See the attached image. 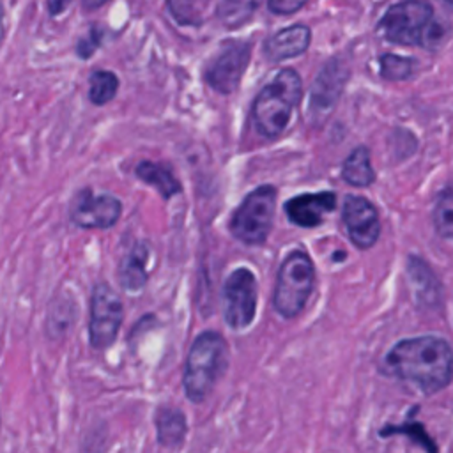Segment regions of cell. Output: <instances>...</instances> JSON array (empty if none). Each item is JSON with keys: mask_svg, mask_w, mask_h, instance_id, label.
<instances>
[{"mask_svg": "<svg viewBox=\"0 0 453 453\" xmlns=\"http://www.w3.org/2000/svg\"><path fill=\"white\" fill-rule=\"evenodd\" d=\"M384 366L393 377L432 395L453 379V349L444 338L434 334L405 338L391 347Z\"/></svg>", "mask_w": 453, "mask_h": 453, "instance_id": "1", "label": "cell"}, {"mask_svg": "<svg viewBox=\"0 0 453 453\" xmlns=\"http://www.w3.org/2000/svg\"><path fill=\"white\" fill-rule=\"evenodd\" d=\"M301 96L303 85L299 74L294 69L280 71L253 103V119L260 134L267 138L280 136L288 126Z\"/></svg>", "mask_w": 453, "mask_h": 453, "instance_id": "3", "label": "cell"}, {"mask_svg": "<svg viewBox=\"0 0 453 453\" xmlns=\"http://www.w3.org/2000/svg\"><path fill=\"white\" fill-rule=\"evenodd\" d=\"M308 0H267L269 9L274 14H292L301 9Z\"/></svg>", "mask_w": 453, "mask_h": 453, "instance_id": "25", "label": "cell"}, {"mask_svg": "<svg viewBox=\"0 0 453 453\" xmlns=\"http://www.w3.org/2000/svg\"><path fill=\"white\" fill-rule=\"evenodd\" d=\"M119 88V80L110 71H96L90 76V88L88 97L94 104H106L110 103Z\"/></svg>", "mask_w": 453, "mask_h": 453, "instance_id": "22", "label": "cell"}, {"mask_svg": "<svg viewBox=\"0 0 453 453\" xmlns=\"http://www.w3.org/2000/svg\"><path fill=\"white\" fill-rule=\"evenodd\" d=\"M223 317L228 327L246 329L257 311V278L248 267L232 271L223 285Z\"/></svg>", "mask_w": 453, "mask_h": 453, "instance_id": "8", "label": "cell"}, {"mask_svg": "<svg viewBox=\"0 0 453 453\" xmlns=\"http://www.w3.org/2000/svg\"><path fill=\"white\" fill-rule=\"evenodd\" d=\"M124 319V304L119 294L104 281H99L90 297L88 342L96 350H106L119 334Z\"/></svg>", "mask_w": 453, "mask_h": 453, "instance_id": "7", "label": "cell"}, {"mask_svg": "<svg viewBox=\"0 0 453 453\" xmlns=\"http://www.w3.org/2000/svg\"><path fill=\"white\" fill-rule=\"evenodd\" d=\"M336 207V195L333 191L322 193H304L290 198L285 203L287 218L304 228L317 226L324 221V216L333 212Z\"/></svg>", "mask_w": 453, "mask_h": 453, "instance_id": "13", "label": "cell"}, {"mask_svg": "<svg viewBox=\"0 0 453 453\" xmlns=\"http://www.w3.org/2000/svg\"><path fill=\"white\" fill-rule=\"evenodd\" d=\"M444 5H448V7H453V0H441Z\"/></svg>", "mask_w": 453, "mask_h": 453, "instance_id": "30", "label": "cell"}, {"mask_svg": "<svg viewBox=\"0 0 453 453\" xmlns=\"http://www.w3.org/2000/svg\"><path fill=\"white\" fill-rule=\"evenodd\" d=\"M343 223L350 242L359 250L372 248L380 235V219L370 200L357 195H349L342 211Z\"/></svg>", "mask_w": 453, "mask_h": 453, "instance_id": "11", "label": "cell"}, {"mask_svg": "<svg viewBox=\"0 0 453 453\" xmlns=\"http://www.w3.org/2000/svg\"><path fill=\"white\" fill-rule=\"evenodd\" d=\"M434 228L444 239H453V191H442L434 207Z\"/></svg>", "mask_w": 453, "mask_h": 453, "instance_id": "23", "label": "cell"}, {"mask_svg": "<svg viewBox=\"0 0 453 453\" xmlns=\"http://www.w3.org/2000/svg\"><path fill=\"white\" fill-rule=\"evenodd\" d=\"M71 2H73V0H48V11H50V14H53V16L62 14V12L67 9V5H69Z\"/></svg>", "mask_w": 453, "mask_h": 453, "instance_id": "27", "label": "cell"}, {"mask_svg": "<svg viewBox=\"0 0 453 453\" xmlns=\"http://www.w3.org/2000/svg\"><path fill=\"white\" fill-rule=\"evenodd\" d=\"M379 28L386 39L403 46H432L444 35V30L434 21L430 4L423 0H403L391 5Z\"/></svg>", "mask_w": 453, "mask_h": 453, "instance_id": "4", "label": "cell"}, {"mask_svg": "<svg viewBox=\"0 0 453 453\" xmlns=\"http://www.w3.org/2000/svg\"><path fill=\"white\" fill-rule=\"evenodd\" d=\"M260 0H219L218 16L228 27H239L251 18Z\"/></svg>", "mask_w": 453, "mask_h": 453, "instance_id": "20", "label": "cell"}, {"mask_svg": "<svg viewBox=\"0 0 453 453\" xmlns=\"http://www.w3.org/2000/svg\"><path fill=\"white\" fill-rule=\"evenodd\" d=\"M228 366V343L216 331L200 333L189 347L182 388L193 403H202L212 393L216 382Z\"/></svg>", "mask_w": 453, "mask_h": 453, "instance_id": "2", "label": "cell"}, {"mask_svg": "<svg viewBox=\"0 0 453 453\" xmlns=\"http://www.w3.org/2000/svg\"><path fill=\"white\" fill-rule=\"evenodd\" d=\"M156 435L157 442L165 448H177L182 444L186 432H188V423L186 416L182 411L175 407L163 405L156 412Z\"/></svg>", "mask_w": 453, "mask_h": 453, "instance_id": "16", "label": "cell"}, {"mask_svg": "<svg viewBox=\"0 0 453 453\" xmlns=\"http://www.w3.org/2000/svg\"><path fill=\"white\" fill-rule=\"evenodd\" d=\"M310 37H311V34L306 25L287 27L267 39L265 55L273 62L297 57L306 51V48L310 44Z\"/></svg>", "mask_w": 453, "mask_h": 453, "instance_id": "14", "label": "cell"}, {"mask_svg": "<svg viewBox=\"0 0 453 453\" xmlns=\"http://www.w3.org/2000/svg\"><path fill=\"white\" fill-rule=\"evenodd\" d=\"M347 73L345 69L340 65L338 60H331L317 76V80L313 81L311 92H310V106H308V113L310 119L315 124L324 122L329 113L333 111L343 83H345Z\"/></svg>", "mask_w": 453, "mask_h": 453, "instance_id": "12", "label": "cell"}, {"mask_svg": "<svg viewBox=\"0 0 453 453\" xmlns=\"http://www.w3.org/2000/svg\"><path fill=\"white\" fill-rule=\"evenodd\" d=\"M315 287V265L303 250H292L280 264L273 294V306L283 319L297 317Z\"/></svg>", "mask_w": 453, "mask_h": 453, "instance_id": "5", "label": "cell"}, {"mask_svg": "<svg viewBox=\"0 0 453 453\" xmlns=\"http://www.w3.org/2000/svg\"><path fill=\"white\" fill-rule=\"evenodd\" d=\"M122 214V203L113 195H94L92 189H80L69 209V218L78 228L106 230L111 228Z\"/></svg>", "mask_w": 453, "mask_h": 453, "instance_id": "9", "label": "cell"}, {"mask_svg": "<svg viewBox=\"0 0 453 453\" xmlns=\"http://www.w3.org/2000/svg\"><path fill=\"white\" fill-rule=\"evenodd\" d=\"M136 177L140 180H143L145 184L152 186L157 189V193L168 200L173 195L180 193V182L177 180V177L172 173V170L165 165L159 163H152V161H142L136 166Z\"/></svg>", "mask_w": 453, "mask_h": 453, "instance_id": "17", "label": "cell"}, {"mask_svg": "<svg viewBox=\"0 0 453 453\" xmlns=\"http://www.w3.org/2000/svg\"><path fill=\"white\" fill-rule=\"evenodd\" d=\"M396 434L411 437L418 446L425 448L426 453H437V446H435L434 439L425 432L423 425H421L419 421H416V419H409V421H405V423H402V425H388V426H384V428L380 430V435H382V437H386V435H396Z\"/></svg>", "mask_w": 453, "mask_h": 453, "instance_id": "21", "label": "cell"}, {"mask_svg": "<svg viewBox=\"0 0 453 453\" xmlns=\"http://www.w3.org/2000/svg\"><path fill=\"white\" fill-rule=\"evenodd\" d=\"M150 250L145 242H136L122 258L119 265V283L127 292H138L147 283Z\"/></svg>", "mask_w": 453, "mask_h": 453, "instance_id": "15", "label": "cell"}, {"mask_svg": "<svg viewBox=\"0 0 453 453\" xmlns=\"http://www.w3.org/2000/svg\"><path fill=\"white\" fill-rule=\"evenodd\" d=\"M251 44L242 41H226L219 53L207 65L205 80L207 83L223 94L235 90L239 85L246 65L250 64Z\"/></svg>", "mask_w": 453, "mask_h": 453, "instance_id": "10", "label": "cell"}, {"mask_svg": "<svg viewBox=\"0 0 453 453\" xmlns=\"http://www.w3.org/2000/svg\"><path fill=\"white\" fill-rule=\"evenodd\" d=\"M379 64H380L382 78L391 80V81L407 80L412 74V67H414V60L412 58L398 57V55H393V53H384L380 57Z\"/></svg>", "mask_w": 453, "mask_h": 453, "instance_id": "24", "label": "cell"}, {"mask_svg": "<svg viewBox=\"0 0 453 453\" xmlns=\"http://www.w3.org/2000/svg\"><path fill=\"white\" fill-rule=\"evenodd\" d=\"M342 177L354 188H366L375 180V172L370 163L366 147H356L342 166Z\"/></svg>", "mask_w": 453, "mask_h": 453, "instance_id": "18", "label": "cell"}, {"mask_svg": "<svg viewBox=\"0 0 453 453\" xmlns=\"http://www.w3.org/2000/svg\"><path fill=\"white\" fill-rule=\"evenodd\" d=\"M274 209L276 189L273 186H260L253 189L232 214V235L248 246L264 244L273 230Z\"/></svg>", "mask_w": 453, "mask_h": 453, "instance_id": "6", "label": "cell"}, {"mask_svg": "<svg viewBox=\"0 0 453 453\" xmlns=\"http://www.w3.org/2000/svg\"><path fill=\"white\" fill-rule=\"evenodd\" d=\"M99 41H101V34L92 30L90 35L87 39H83L78 46V53L81 58H88V55H92V51L99 46Z\"/></svg>", "mask_w": 453, "mask_h": 453, "instance_id": "26", "label": "cell"}, {"mask_svg": "<svg viewBox=\"0 0 453 453\" xmlns=\"http://www.w3.org/2000/svg\"><path fill=\"white\" fill-rule=\"evenodd\" d=\"M106 2H108V0H83V7L88 9V11H92V9H97V7L104 5Z\"/></svg>", "mask_w": 453, "mask_h": 453, "instance_id": "28", "label": "cell"}, {"mask_svg": "<svg viewBox=\"0 0 453 453\" xmlns=\"http://www.w3.org/2000/svg\"><path fill=\"white\" fill-rule=\"evenodd\" d=\"M4 35H5V25H4V7H2V2H0V44L4 41Z\"/></svg>", "mask_w": 453, "mask_h": 453, "instance_id": "29", "label": "cell"}, {"mask_svg": "<svg viewBox=\"0 0 453 453\" xmlns=\"http://www.w3.org/2000/svg\"><path fill=\"white\" fill-rule=\"evenodd\" d=\"M170 14L180 25L198 27L205 18L209 0H166Z\"/></svg>", "mask_w": 453, "mask_h": 453, "instance_id": "19", "label": "cell"}]
</instances>
